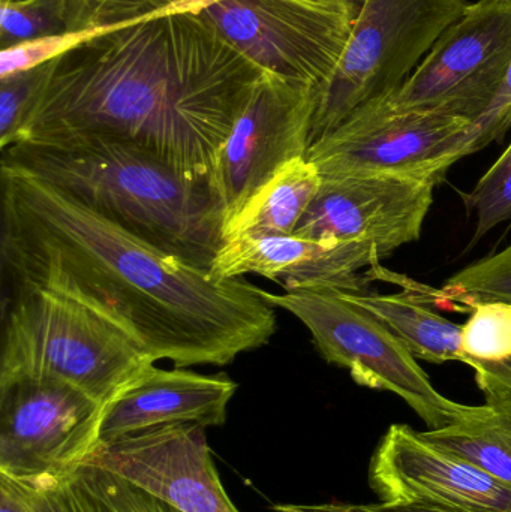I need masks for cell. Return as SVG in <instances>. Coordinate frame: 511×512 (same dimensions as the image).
Returning a JSON list of instances; mask_svg holds the SVG:
<instances>
[{"mask_svg":"<svg viewBox=\"0 0 511 512\" xmlns=\"http://www.w3.org/2000/svg\"><path fill=\"white\" fill-rule=\"evenodd\" d=\"M2 185L3 279L78 301L155 361L227 366L267 345L275 307L245 277L218 280L8 164Z\"/></svg>","mask_w":511,"mask_h":512,"instance_id":"6da1fadb","label":"cell"},{"mask_svg":"<svg viewBox=\"0 0 511 512\" xmlns=\"http://www.w3.org/2000/svg\"><path fill=\"white\" fill-rule=\"evenodd\" d=\"M261 74L198 12L99 29L51 60L17 144L113 138L210 179Z\"/></svg>","mask_w":511,"mask_h":512,"instance_id":"7a4b0ae2","label":"cell"},{"mask_svg":"<svg viewBox=\"0 0 511 512\" xmlns=\"http://www.w3.org/2000/svg\"><path fill=\"white\" fill-rule=\"evenodd\" d=\"M20 168L144 242L210 270L224 213L207 177L182 173L128 141L80 137L2 150Z\"/></svg>","mask_w":511,"mask_h":512,"instance_id":"3957f363","label":"cell"},{"mask_svg":"<svg viewBox=\"0 0 511 512\" xmlns=\"http://www.w3.org/2000/svg\"><path fill=\"white\" fill-rule=\"evenodd\" d=\"M155 363L128 334L71 298L12 289L3 304L0 381L50 376L108 406Z\"/></svg>","mask_w":511,"mask_h":512,"instance_id":"277c9868","label":"cell"},{"mask_svg":"<svg viewBox=\"0 0 511 512\" xmlns=\"http://www.w3.org/2000/svg\"><path fill=\"white\" fill-rule=\"evenodd\" d=\"M468 6L467 0H363L335 71L318 89L311 144L357 108L396 92Z\"/></svg>","mask_w":511,"mask_h":512,"instance_id":"5b68a950","label":"cell"},{"mask_svg":"<svg viewBox=\"0 0 511 512\" xmlns=\"http://www.w3.org/2000/svg\"><path fill=\"white\" fill-rule=\"evenodd\" d=\"M261 295L303 322L327 363L347 369L362 387L395 393L429 430L444 429L479 411L480 406L461 405L438 393L407 346L342 292L296 289L275 294L261 289Z\"/></svg>","mask_w":511,"mask_h":512,"instance_id":"8992f818","label":"cell"},{"mask_svg":"<svg viewBox=\"0 0 511 512\" xmlns=\"http://www.w3.org/2000/svg\"><path fill=\"white\" fill-rule=\"evenodd\" d=\"M359 8L356 0H219L198 14L261 71L320 89Z\"/></svg>","mask_w":511,"mask_h":512,"instance_id":"52a82bcc","label":"cell"},{"mask_svg":"<svg viewBox=\"0 0 511 512\" xmlns=\"http://www.w3.org/2000/svg\"><path fill=\"white\" fill-rule=\"evenodd\" d=\"M473 122L422 111H398L383 99L357 108L311 144L306 159L321 177L399 176L438 183L468 152Z\"/></svg>","mask_w":511,"mask_h":512,"instance_id":"ba28073f","label":"cell"},{"mask_svg":"<svg viewBox=\"0 0 511 512\" xmlns=\"http://www.w3.org/2000/svg\"><path fill=\"white\" fill-rule=\"evenodd\" d=\"M107 406L50 376L0 381V474L54 480L89 462Z\"/></svg>","mask_w":511,"mask_h":512,"instance_id":"9c48e42d","label":"cell"},{"mask_svg":"<svg viewBox=\"0 0 511 512\" xmlns=\"http://www.w3.org/2000/svg\"><path fill=\"white\" fill-rule=\"evenodd\" d=\"M510 63L511 0H477L383 101L398 111L447 114L474 123L497 98Z\"/></svg>","mask_w":511,"mask_h":512,"instance_id":"30bf717a","label":"cell"},{"mask_svg":"<svg viewBox=\"0 0 511 512\" xmlns=\"http://www.w3.org/2000/svg\"><path fill=\"white\" fill-rule=\"evenodd\" d=\"M317 92L272 72L258 78L210 177L224 224L282 167L306 158Z\"/></svg>","mask_w":511,"mask_h":512,"instance_id":"8fae6325","label":"cell"},{"mask_svg":"<svg viewBox=\"0 0 511 512\" xmlns=\"http://www.w3.org/2000/svg\"><path fill=\"white\" fill-rule=\"evenodd\" d=\"M321 179L294 234L317 242L360 243L380 259L420 239L438 185L437 180L399 176Z\"/></svg>","mask_w":511,"mask_h":512,"instance_id":"7c38bea8","label":"cell"},{"mask_svg":"<svg viewBox=\"0 0 511 512\" xmlns=\"http://www.w3.org/2000/svg\"><path fill=\"white\" fill-rule=\"evenodd\" d=\"M369 486L386 505L447 512H511V487L443 450L405 424H393L369 465Z\"/></svg>","mask_w":511,"mask_h":512,"instance_id":"4fadbf2b","label":"cell"},{"mask_svg":"<svg viewBox=\"0 0 511 512\" xmlns=\"http://www.w3.org/2000/svg\"><path fill=\"white\" fill-rule=\"evenodd\" d=\"M98 466L182 512H240L219 478L206 427L177 423L99 444Z\"/></svg>","mask_w":511,"mask_h":512,"instance_id":"5bb4252c","label":"cell"},{"mask_svg":"<svg viewBox=\"0 0 511 512\" xmlns=\"http://www.w3.org/2000/svg\"><path fill=\"white\" fill-rule=\"evenodd\" d=\"M378 262L377 252L360 243L317 242L296 234L255 236L222 243L209 273L218 280L257 274L285 291L363 292L368 277L359 270Z\"/></svg>","mask_w":511,"mask_h":512,"instance_id":"9a60e30c","label":"cell"},{"mask_svg":"<svg viewBox=\"0 0 511 512\" xmlns=\"http://www.w3.org/2000/svg\"><path fill=\"white\" fill-rule=\"evenodd\" d=\"M237 388L225 373L203 375L186 367L161 369L152 364L105 409L99 444L165 424L222 426Z\"/></svg>","mask_w":511,"mask_h":512,"instance_id":"2e32d148","label":"cell"},{"mask_svg":"<svg viewBox=\"0 0 511 512\" xmlns=\"http://www.w3.org/2000/svg\"><path fill=\"white\" fill-rule=\"evenodd\" d=\"M14 484L33 512H182L93 465L63 478Z\"/></svg>","mask_w":511,"mask_h":512,"instance_id":"e0dca14e","label":"cell"},{"mask_svg":"<svg viewBox=\"0 0 511 512\" xmlns=\"http://www.w3.org/2000/svg\"><path fill=\"white\" fill-rule=\"evenodd\" d=\"M321 180L320 171L308 159L290 162L222 225V239L294 234L317 197Z\"/></svg>","mask_w":511,"mask_h":512,"instance_id":"ac0fdd59","label":"cell"},{"mask_svg":"<svg viewBox=\"0 0 511 512\" xmlns=\"http://www.w3.org/2000/svg\"><path fill=\"white\" fill-rule=\"evenodd\" d=\"M386 325L413 354L428 363L461 361L462 327L402 294L339 291Z\"/></svg>","mask_w":511,"mask_h":512,"instance_id":"d6986e66","label":"cell"},{"mask_svg":"<svg viewBox=\"0 0 511 512\" xmlns=\"http://www.w3.org/2000/svg\"><path fill=\"white\" fill-rule=\"evenodd\" d=\"M461 361L476 372L488 405L511 402V306L476 304L462 325Z\"/></svg>","mask_w":511,"mask_h":512,"instance_id":"ffe728a7","label":"cell"},{"mask_svg":"<svg viewBox=\"0 0 511 512\" xmlns=\"http://www.w3.org/2000/svg\"><path fill=\"white\" fill-rule=\"evenodd\" d=\"M422 435L511 487V402L486 403L471 417Z\"/></svg>","mask_w":511,"mask_h":512,"instance_id":"44dd1931","label":"cell"},{"mask_svg":"<svg viewBox=\"0 0 511 512\" xmlns=\"http://www.w3.org/2000/svg\"><path fill=\"white\" fill-rule=\"evenodd\" d=\"M219 0H68V32L111 29L141 18L198 12Z\"/></svg>","mask_w":511,"mask_h":512,"instance_id":"7402d4cb","label":"cell"},{"mask_svg":"<svg viewBox=\"0 0 511 512\" xmlns=\"http://www.w3.org/2000/svg\"><path fill=\"white\" fill-rule=\"evenodd\" d=\"M68 12V0H2V50L21 42L68 33Z\"/></svg>","mask_w":511,"mask_h":512,"instance_id":"603a6c76","label":"cell"},{"mask_svg":"<svg viewBox=\"0 0 511 512\" xmlns=\"http://www.w3.org/2000/svg\"><path fill=\"white\" fill-rule=\"evenodd\" d=\"M441 295L471 307L486 303L511 306V245L453 274Z\"/></svg>","mask_w":511,"mask_h":512,"instance_id":"cb8c5ba5","label":"cell"},{"mask_svg":"<svg viewBox=\"0 0 511 512\" xmlns=\"http://www.w3.org/2000/svg\"><path fill=\"white\" fill-rule=\"evenodd\" d=\"M464 203L467 212L474 213L477 218L474 243L497 225L511 224V143L473 191L464 194Z\"/></svg>","mask_w":511,"mask_h":512,"instance_id":"d4e9b609","label":"cell"},{"mask_svg":"<svg viewBox=\"0 0 511 512\" xmlns=\"http://www.w3.org/2000/svg\"><path fill=\"white\" fill-rule=\"evenodd\" d=\"M50 62L0 78V150L14 146L41 95Z\"/></svg>","mask_w":511,"mask_h":512,"instance_id":"484cf974","label":"cell"},{"mask_svg":"<svg viewBox=\"0 0 511 512\" xmlns=\"http://www.w3.org/2000/svg\"><path fill=\"white\" fill-rule=\"evenodd\" d=\"M96 30L68 32L62 35L45 36L33 41L21 42L5 48L0 54V78L15 72L27 71L57 59L84 39L95 35Z\"/></svg>","mask_w":511,"mask_h":512,"instance_id":"4316f807","label":"cell"},{"mask_svg":"<svg viewBox=\"0 0 511 512\" xmlns=\"http://www.w3.org/2000/svg\"><path fill=\"white\" fill-rule=\"evenodd\" d=\"M511 126V63L503 87L491 107L479 120L473 123L470 131L471 153L479 152L488 144L503 140Z\"/></svg>","mask_w":511,"mask_h":512,"instance_id":"83f0119b","label":"cell"},{"mask_svg":"<svg viewBox=\"0 0 511 512\" xmlns=\"http://www.w3.org/2000/svg\"><path fill=\"white\" fill-rule=\"evenodd\" d=\"M329 512H447L437 508L420 507V505H353V504H324Z\"/></svg>","mask_w":511,"mask_h":512,"instance_id":"f1b7e54d","label":"cell"},{"mask_svg":"<svg viewBox=\"0 0 511 512\" xmlns=\"http://www.w3.org/2000/svg\"><path fill=\"white\" fill-rule=\"evenodd\" d=\"M0 512H33L21 498L11 478L0 474Z\"/></svg>","mask_w":511,"mask_h":512,"instance_id":"f546056e","label":"cell"},{"mask_svg":"<svg viewBox=\"0 0 511 512\" xmlns=\"http://www.w3.org/2000/svg\"><path fill=\"white\" fill-rule=\"evenodd\" d=\"M273 510L278 512H329L324 505H276Z\"/></svg>","mask_w":511,"mask_h":512,"instance_id":"4dcf8cb0","label":"cell"},{"mask_svg":"<svg viewBox=\"0 0 511 512\" xmlns=\"http://www.w3.org/2000/svg\"><path fill=\"white\" fill-rule=\"evenodd\" d=\"M356 2L359 3V5H362L363 0H356Z\"/></svg>","mask_w":511,"mask_h":512,"instance_id":"1f68e13d","label":"cell"},{"mask_svg":"<svg viewBox=\"0 0 511 512\" xmlns=\"http://www.w3.org/2000/svg\"><path fill=\"white\" fill-rule=\"evenodd\" d=\"M0 2H2V0H0Z\"/></svg>","mask_w":511,"mask_h":512,"instance_id":"d6a6232c","label":"cell"}]
</instances>
